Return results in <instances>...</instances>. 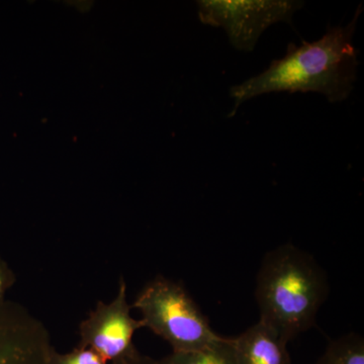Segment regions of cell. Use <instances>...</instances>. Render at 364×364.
Returning a JSON list of instances; mask_svg holds the SVG:
<instances>
[{"instance_id": "1", "label": "cell", "mask_w": 364, "mask_h": 364, "mask_svg": "<svg viewBox=\"0 0 364 364\" xmlns=\"http://www.w3.org/2000/svg\"><path fill=\"white\" fill-rule=\"evenodd\" d=\"M363 4L345 26H330L321 39L289 43L282 58L272 60L262 73L232 86L233 117L243 102L275 92H317L330 102H344L353 91L358 76V51L353 45Z\"/></svg>"}, {"instance_id": "2", "label": "cell", "mask_w": 364, "mask_h": 364, "mask_svg": "<svg viewBox=\"0 0 364 364\" xmlns=\"http://www.w3.org/2000/svg\"><path fill=\"white\" fill-rule=\"evenodd\" d=\"M328 294L327 275L310 254L291 244L265 254L256 277L260 321L287 343L313 327Z\"/></svg>"}, {"instance_id": "3", "label": "cell", "mask_w": 364, "mask_h": 364, "mask_svg": "<svg viewBox=\"0 0 364 364\" xmlns=\"http://www.w3.org/2000/svg\"><path fill=\"white\" fill-rule=\"evenodd\" d=\"M132 308L141 313L145 328L165 340L172 352L200 350L223 338L182 284L166 277L148 282Z\"/></svg>"}, {"instance_id": "4", "label": "cell", "mask_w": 364, "mask_h": 364, "mask_svg": "<svg viewBox=\"0 0 364 364\" xmlns=\"http://www.w3.org/2000/svg\"><path fill=\"white\" fill-rule=\"evenodd\" d=\"M203 25L222 28L235 49L252 52L262 33L274 23L291 25L305 4L298 0H200Z\"/></svg>"}, {"instance_id": "5", "label": "cell", "mask_w": 364, "mask_h": 364, "mask_svg": "<svg viewBox=\"0 0 364 364\" xmlns=\"http://www.w3.org/2000/svg\"><path fill=\"white\" fill-rule=\"evenodd\" d=\"M131 310L128 287L122 277L112 301H98L79 325V346L92 349L109 363L130 353L136 349L134 335L145 328L142 321L132 317Z\"/></svg>"}, {"instance_id": "6", "label": "cell", "mask_w": 364, "mask_h": 364, "mask_svg": "<svg viewBox=\"0 0 364 364\" xmlns=\"http://www.w3.org/2000/svg\"><path fill=\"white\" fill-rule=\"evenodd\" d=\"M54 348L44 323L26 306L0 303V364H49Z\"/></svg>"}, {"instance_id": "7", "label": "cell", "mask_w": 364, "mask_h": 364, "mask_svg": "<svg viewBox=\"0 0 364 364\" xmlns=\"http://www.w3.org/2000/svg\"><path fill=\"white\" fill-rule=\"evenodd\" d=\"M232 340L240 364H291L287 342L260 320Z\"/></svg>"}, {"instance_id": "8", "label": "cell", "mask_w": 364, "mask_h": 364, "mask_svg": "<svg viewBox=\"0 0 364 364\" xmlns=\"http://www.w3.org/2000/svg\"><path fill=\"white\" fill-rule=\"evenodd\" d=\"M160 364H240L235 351L233 340L223 337L217 343L200 350L172 352L159 360Z\"/></svg>"}, {"instance_id": "9", "label": "cell", "mask_w": 364, "mask_h": 364, "mask_svg": "<svg viewBox=\"0 0 364 364\" xmlns=\"http://www.w3.org/2000/svg\"><path fill=\"white\" fill-rule=\"evenodd\" d=\"M318 361L322 364H364L363 336L349 333L333 340Z\"/></svg>"}, {"instance_id": "10", "label": "cell", "mask_w": 364, "mask_h": 364, "mask_svg": "<svg viewBox=\"0 0 364 364\" xmlns=\"http://www.w3.org/2000/svg\"><path fill=\"white\" fill-rule=\"evenodd\" d=\"M49 364H109L102 356L87 347L77 346L66 353L53 349Z\"/></svg>"}, {"instance_id": "11", "label": "cell", "mask_w": 364, "mask_h": 364, "mask_svg": "<svg viewBox=\"0 0 364 364\" xmlns=\"http://www.w3.org/2000/svg\"><path fill=\"white\" fill-rule=\"evenodd\" d=\"M16 275L4 260L0 259V303L4 301L6 291L16 282Z\"/></svg>"}, {"instance_id": "12", "label": "cell", "mask_w": 364, "mask_h": 364, "mask_svg": "<svg viewBox=\"0 0 364 364\" xmlns=\"http://www.w3.org/2000/svg\"><path fill=\"white\" fill-rule=\"evenodd\" d=\"M109 364H160L159 360H155L149 356L140 353L138 349H134L124 358L117 359Z\"/></svg>"}, {"instance_id": "13", "label": "cell", "mask_w": 364, "mask_h": 364, "mask_svg": "<svg viewBox=\"0 0 364 364\" xmlns=\"http://www.w3.org/2000/svg\"><path fill=\"white\" fill-rule=\"evenodd\" d=\"M315 364H322V363H321L320 361L318 360V363H315Z\"/></svg>"}]
</instances>
